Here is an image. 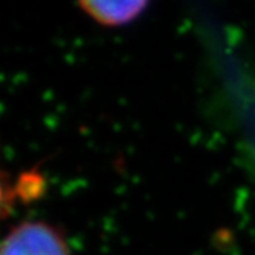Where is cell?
Wrapping results in <instances>:
<instances>
[{"label":"cell","mask_w":255,"mask_h":255,"mask_svg":"<svg viewBox=\"0 0 255 255\" xmlns=\"http://www.w3.org/2000/svg\"><path fill=\"white\" fill-rule=\"evenodd\" d=\"M149 0H79L80 8L103 26H122L144 11Z\"/></svg>","instance_id":"7a4b0ae2"},{"label":"cell","mask_w":255,"mask_h":255,"mask_svg":"<svg viewBox=\"0 0 255 255\" xmlns=\"http://www.w3.org/2000/svg\"><path fill=\"white\" fill-rule=\"evenodd\" d=\"M0 255H69V249L56 228L43 222H25L6 235Z\"/></svg>","instance_id":"6da1fadb"}]
</instances>
